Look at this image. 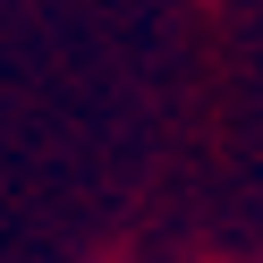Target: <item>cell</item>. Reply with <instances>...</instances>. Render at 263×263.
<instances>
[]
</instances>
